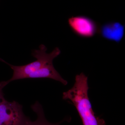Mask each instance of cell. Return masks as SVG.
Listing matches in <instances>:
<instances>
[{
    "mask_svg": "<svg viewBox=\"0 0 125 125\" xmlns=\"http://www.w3.org/2000/svg\"><path fill=\"white\" fill-rule=\"evenodd\" d=\"M27 78H49L60 82L64 85L67 82L61 76L54 68L52 62L47 63L44 66L30 74Z\"/></svg>",
    "mask_w": 125,
    "mask_h": 125,
    "instance_id": "obj_6",
    "label": "cell"
},
{
    "mask_svg": "<svg viewBox=\"0 0 125 125\" xmlns=\"http://www.w3.org/2000/svg\"><path fill=\"white\" fill-rule=\"evenodd\" d=\"M8 84L7 81H1L0 83V105L5 99L2 89Z\"/></svg>",
    "mask_w": 125,
    "mask_h": 125,
    "instance_id": "obj_8",
    "label": "cell"
},
{
    "mask_svg": "<svg viewBox=\"0 0 125 125\" xmlns=\"http://www.w3.org/2000/svg\"><path fill=\"white\" fill-rule=\"evenodd\" d=\"M46 47L41 45L38 50L33 52L32 55L36 60L24 65L17 66L9 64L0 58V60L6 63L13 71L12 77L7 81L8 84L11 81L22 79H27L30 74L35 72L49 62H53V60L61 54V51L56 47L51 53H47Z\"/></svg>",
    "mask_w": 125,
    "mask_h": 125,
    "instance_id": "obj_2",
    "label": "cell"
},
{
    "mask_svg": "<svg viewBox=\"0 0 125 125\" xmlns=\"http://www.w3.org/2000/svg\"><path fill=\"white\" fill-rule=\"evenodd\" d=\"M31 109L37 115V119L34 121L31 120L27 125H60L62 121L55 123L49 122L45 117L42 106L40 103L37 101L31 105Z\"/></svg>",
    "mask_w": 125,
    "mask_h": 125,
    "instance_id": "obj_7",
    "label": "cell"
},
{
    "mask_svg": "<svg viewBox=\"0 0 125 125\" xmlns=\"http://www.w3.org/2000/svg\"><path fill=\"white\" fill-rule=\"evenodd\" d=\"M125 29V25L120 23L111 22L99 28L98 33L105 39L118 43L124 37Z\"/></svg>",
    "mask_w": 125,
    "mask_h": 125,
    "instance_id": "obj_5",
    "label": "cell"
},
{
    "mask_svg": "<svg viewBox=\"0 0 125 125\" xmlns=\"http://www.w3.org/2000/svg\"><path fill=\"white\" fill-rule=\"evenodd\" d=\"M88 78L83 73L76 75L73 86L64 92L62 99L71 101L76 108L83 125H105V121L96 116L88 96Z\"/></svg>",
    "mask_w": 125,
    "mask_h": 125,
    "instance_id": "obj_1",
    "label": "cell"
},
{
    "mask_svg": "<svg viewBox=\"0 0 125 125\" xmlns=\"http://www.w3.org/2000/svg\"><path fill=\"white\" fill-rule=\"evenodd\" d=\"M68 22L74 33L81 37L90 38L98 32L97 23L87 16H73L68 19Z\"/></svg>",
    "mask_w": 125,
    "mask_h": 125,
    "instance_id": "obj_4",
    "label": "cell"
},
{
    "mask_svg": "<svg viewBox=\"0 0 125 125\" xmlns=\"http://www.w3.org/2000/svg\"><path fill=\"white\" fill-rule=\"evenodd\" d=\"M30 121L18 102L5 99L0 105V125H27Z\"/></svg>",
    "mask_w": 125,
    "mask_h": 125,
    "instance_id": "obj_3",
    "label": "cell"
}]
</instances>
